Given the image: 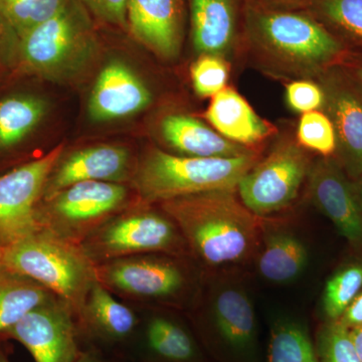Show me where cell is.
<instances>
[{
	"instance_id": "d4e9b609",
	"label": "cell",
	"mask_w": 362,
	"mask_h": 362,
	"mask_svg": "<svg viewBox=\"0 0 362 362\" xmlns=\"http://www.w3.org/2000/svg\"><path fill=\"white\" fill-rule=\"evenodd\" d=\"M305 11L337 39L362 45V0H309Z\"/></svg>"
},
{
	"instance_id": "8fae6325",
	"label": "cell",
	"mask_w": 362,
	"mask_h": 362,
	"mask_svg": "<svg viewBox=\"0 0 362 362\" xmlns=\"http://www.w3.org/2000/svg\"><path fill=\"white\" fill-rule=\"evenodd\" d=\"M71 313L65 302L54 297L4 334L21 342L35 362H75L80 354Z\"/></svg>"
},
{
	"instance_id": "484cf974",
	"label": "cell",
	"mask_w": 362,
	"mask_h": 362,
	"mask_svg": "<svg viewBox=\"0 0 362 362\" xmlns=\"http://www.w3.org/2000/svg\"><path fill=\"white\" fill-rule=\"evenodd\" d=\"M149 349L166 361L187 362L194 357V342L177 324L165 318L150 321L146 332Z\"/></svg>"
},
{
	"instance_id": "52a82bcc",
	"label": "cell",
	"mask_w": 362,
	"mask_h": 362,
	"mask_svg": "<svg viewBox=\"0 0 362 362\" xmlns=\"http://www.w3.org/2000/svg\"><path fill=\"white\" fill-rule=\"evenodd\" d=\"M182 235L168 214L140 211L110 218L80 245L93 264L156 252H175Z\"/></svg>"
},
{
	"instance_id": "e0dca14e",
	"label": "cell",
	"mask_w": 362,
	"mask_h": 362,
	"mask_svg": "<svg viewBox=\"0 0 362 362\" xmlns=\"http://www.w3.org/2000/svg\"><path fill=\"white\" fill-rule=\"evenodd\" d=\"M129 164V152L123 147L101 145L78 150L57 164L45 185L44 201L83 181H123Z\"/></svg>"
},
{
	"instance_id": "f1b7e54d",
	"label": "cell",
	"mask_w": 362,
	"mask_h": 362,
	"mask_svg": "<svg viewBox=\"0 0 362 362\" xmlns=\"http://www.w3.org/2000/svg\"><path fill=\"white\" fill-rule=\"evenodd\" d=\"M70 0H0V14L18 37L49 20Z\"/></svg>"
},
{
	"instance_id": "cb8c5ba5",
	"label": "cell",
	"mask_w": 362,
	"mask_h": 362,
	"mask_svg": "<svg viewBox=\"0 0 362 362\" xmlns=\"http://www.w3.org/2000/svg\"><path fill=\"white\" fill-rule=\"evenodd\" d=\"M307 259L308 252L301 240L289 233H276L259 255V271L267 280L283 284L303 272Z\"/></svg>"
},
{
	"instance_id": "f546056e",
	"label": "cell",
	"mask_w": 362,
	"mask_h": 362,
	"mask_svg": "<svg viewBox=\"0 0 362 362\" xmlns=\"http://www.w3.org/2000/svg\"><path fill=\"white\" fill-rule=\"evenodd\" d=\"M296 141L302 148L330 157L337 152L334 126L325 112L316 110L302 114L298 124Z\"/></svg>"
},
{
	"instance_id": "836d02e7",
	"label": "cell",
	"mask_w": 362,
	"mask_h": 362,
	"mask_svg": "<svg viewBox=\"0 0 362 362\" xmlns=\"http://www.w3.org/2000/svg\"><path fill=\"white\" fill-rule=\"evenodd\" d=\"M85 9L99 20L128 30V0H77Z\"/></svg>"
},
{
	"instance_id": "6da1fadb",
	"label": "cell",
	"mask_w": 362,
	"mask_h": 362,
	"mask_svg": "<svg viewBox=\"0 0 362 362\" xmlns=\"http://www.w3.org/2000/svg\"><path fill=\"white\" fill-rule=\"evenodd\" d=\"M272 77L314 80L332 68L343 44L305 9L270 8L246 1L240 51Z\"/></svg>"
},
{
	"instance_id": "ba28073f",
	"label": "cell",
	"mask_w": 362,
	"mask_h": 362,
	"mask_svg": "<svg viewBox=\"0 0 362 362\" xmlns=\"http://www.w3.org/2000/svg\"><path fill=\"white\" fill-rule=\"evenodd\" d=\"M310 168L306 150L292 138L281 140L240 181V199L256 216L277 213L296 199Z\"/></svg>"
},
{
	"instance_id": "9c48e42d",
	"label": "cell",
	"mask_w": 362,
	"mask_h": 362,
	"mask_svg": "<svg viewBox=\"0 0 362 362\" xmlns=\"http://www.w3.org/2000/svg\"><path fill=\"white\" fill-rule=\"evenodd\" d=\"M64 146L0 175V246L7 247L42 230L39 206Z\"/></svg>"
},
{
	"instance_id": "5b68a950",
	"label": "cell",
	"mask_w": 362,
	"mask_h": 362,
	"mask_svg": "<svg viewBox=\"0 0 362 362\" xmlns=\"http://www.w3.org/2000/svg\"><path fill=\"white\" fill-rule=\"evenodd\" d=\"M20 71L56 78L84 64L94 45L85 8L70 0L49 20L20 37Z\"/></svg>"
},
{
	"instance_id": "7a4b0ae2",
	"label": "cell",
	"mask_w": 362,
	"mask_h": 362,
	"mask_svg": "<svg viewBox=\"0 0 362 362\" xmlns=\"http://www.w3.org/2000/svg\"><path fill=\"white\" fill-rule=\"evenodd\" d=\"M235 192L214 190L162 202L183 240L209 265L240 263L258 247V216Z\"/></svg>"
},
{
	"instance_id": "b9f144b4",
	"label": "cell",
	"mask_w": 362,
	"mask_h": 362,
	"mask_svg": "<svg viewBox=\"0 0 362 362\" xmlns=\"http://www.w3.org/2000/svg\"><path fill=\"white\" fill-rule=\"evenodd\" d=\"M0 362H9L7 357L4 356V352L0 350Z\"/></svg>"
},
{
	"instance_id": "5bb4252c",
	"label": "cell",
	"mask_w": 362,
	"mask_h": 362,
	"mask_svg": "<svg viewBox=\"0 0 362 362\" xmlns=\"http://www.w3.org/2000/svg\"><path fill=\"white\" fill-rule=\"evenodd\" d=\"M95 271L104 286L137 297L171 296L185 282L180 268L164 259L126 257L95 266Z\"/></svg>"
},
{
	"instance_id": "7402d4cb",
	"label": "cell",
	"mask_w": 362,
	"mask_h": 362,
	"mask_svg": "<svg viewBox=\"0 0 362 362\" xmlns=\"http://www.w3.org/2000/svg\"><path fill=\"white\" fill-rule=\"evenodd\" d=\"M81 313L95 333L110 340H122L129 337L137 324L131 309L112 297L98 280L90 288Z\"/></svg>"
},
{
	"instance_id": "ab89813d",
	"label": "cell",
	"mask_w": 362,
	"mask_h": 362,
	"mask_svg": "<svg viewBox=\"0 0 362 362\" xmlns=\"http://www.w3.org/2000/svg\"><path fill=\"white\" fill-rule=\"evenodd\" d=\"M4 254H6V247L0 246V268L4 267Z\"/></svg>"
},
{
	"instance_id": "44dd1931",
	"label": "cell",
	"mask_w": 362,
	"mask_h": 362,
	"mask_svg": "<svg viewBox=\"0 0 362 362\" xmlns=\"http://www.w3.org/2000/svg\"><path fill=\"white\" fill-rule=\"evenodd\" d=\"M56 296L33 279L0 268V334Z\"/></svg>"
},
{
	"instance_id": "e575fe53",
	"label": "cell",
	"mask_w": 362,
	"mask_h": 362,
	"mask_svg": "<svg viewBox=\"0 0 362 362\" xmlns=\"http://www.w3.org/2000/svg\"><path fill=\"white\" fill-rule=\"evenodd\" d=\"M20 37L0 14V65L20 70Z\"/></svg>"
},
{
	"instance_id": "8d00e7d4",
	"label": "cell",
	"mask_w": 362,
	"mask_h": 362,
	"mask_svg": "<svg viewBox=\"0 0 362 362\" xmlns=\"http://www.w3.org/2000/svg\"><path fill=\"white\" fill-rule=\"evenodd\" d=\"M259 6L278 9H305L309 0H247Z\"/></svg>"
},
{
	"instance_id": "ac0fdd59",
	"label": "cell",
	"mask_w": 362,
	"mask_h": 362,
	"mask_svg": "<svg viewBox=\"0 0 362 362\" xmlns=\"http://www.w3.org/2000/svg\"><path fill=\"white\" fill-rule=\"evenodd\" d=\"M206 118L218 134L247 148L276 132L272 124L261 118L247 100L230 88L211 97Z\"/></svg>"
},
{
	"instance_id": "8992f818",
	"label": "cell",
	"mask_w": 362,
	"mask_h": 362,
	"mask_svg": "<svg viewBox=\"0 0 362 362\" xmlns=\"http://www.w3.org/2000/svg\"><path fill=\"white\" fill-rule=\"evenodd\" d=\"M127 188L116 182L83 181L39 206L42 230L80 246L125 204Z\"/></svg>"
},
{
	"instance_id": "603a6c76",
	"label": "cell",
	"mask_w": 362,
	"mask_h": 362,
	"mask_svg": "<svg viewBox=\"0 0 362 362\" xmlns=\"http://www.w3.org/2000/svg\"><path fill=\"white\" fill-rule=\"evenodd\" d=\"M214 315L221 337L230 346L245 349L255 337V312L242 290L226 288L214 299Z\"/></svg>"
},
{
	"instance_id": "277c9868",
	"label": "cell",
	"mask_w": 362,
	"mask_h": 362,
	"mask_svg": "<svg viewBox=\"0 0 362 362\" xmlns=\"http://www.w3.org/2000/svg\"><path fill=\"white\" fill-rule=\"evenodd\" d=\"M259 161L257 152L228 158L173 156L153 149L138 169L136 183L147 202H168L187 195L233 190Z\"/></svg>"
},
{
	"instance_id": "ffe728a7",
	"label": "cell",
	"mask_w": 362,
	"mask_h": 362,
	"mask_svg": "<svg viewBox=\"0 0 362 362\" xmlns=\"http://www.w3.org/2000/svg\"><path fill=\"white\" fill-rule=\"evenodd\" d=\"M47 105L39 95L11 92L0 97V157L20 148L39 128Z\"/></svg>"
},
{
	"instance_id": "74e56055",
	"label": "cell",
	"mask_w": 362,
	"mask_h": 362,
	"mask_svg": "<svg viewBox=\"0 0 362 362\" xmlns=\"http://www.w3.org/2000/svg\"><path fill=\"white\" fill-rule=\"evenodd\" d=\"M350 335H351L352 342H354V347L357 354H358L359 358L362 362V325L358 327L350 329Z\"/></svg>"
},
{
	"instance_id": "9a60e30c",
	"label": "cell",
	"mask_w": 362,
	"mask_h": 362,
	"mask_svg": "<svg viewBox=\"0 0 362 362\" xmlns=\"http://www.w3.org/2000/svg\"><path fill=\"white\" fill-rule=\"evenodd\" d=\"M128 30L162 59L180 54L185 37V0H128Z\"/></svg>"
},
{
	"instance_id": "60d3db41",
	"label": "cell",
	"mask_w": 362,
	"mask_h": 362,
	"mask_svg": "<svg viewBox=\"0 0 362 362\" xmlns=\"http://www.w3.org/2000/svg\"><path fill=\"white\" fill-rule=\"evenodd\" d=\"M356 76L362 82V66H359V68L356 71Z\"/></svg>"
},
{
	"instance_id": "4dcf8cb0",
	"label": "cell",
	"mask_w": 362,
	"mask_h": 362,
	"mask_svg": "<svg viewBox=\"0 0 362 362\" xmlns=\"http://www.w3.org/2000/svg\"><path fill=\"white\" fill-rule=\"evenodd\" d=\"M316 350L320 362H361L349 329L338 321H330L319 330Z\"/></svg>"
},
{
	"instance_id": "30bf717a",
	"label": "cell",
	"mask_w": 362,
	"mask_h": 362,
	"mask_svg": "<svg viewBox=\"0 0 362 362\" xmlns=\"http://www.w3.org/2000/svg\"><path fill=\"white\" fill-rule=\"evenodd\" d=\"M325 95L323 112L337 133L340 165L350 176L362 175V82L330 68L318 78Z\"/></svg>"
},
{
	"instance_id": "d6986e66",
	"label": "cell",
	"mask_w": 362,
	"mask_h": 362,
	"mask_svg": "<svg viewBox=\"0 0 362 362\" xmlns=\"http://www.w3.org/2000/svg\"><path fill=\"white\" fill-rule=\"evenodd\" d=\"M160 132L164 141L183 156L228 158L256 152L226 139L202 121L185 114L164 117Z\"/></svg>"
},
{
	"instance_id": "4fadbf2b",
	"label": "cell",
	"mask_w": 362,
	"mask_h": 362,
	"mask_svg": "<svg viewBox=\"0 0 362 362\" xmlns=\"http://www.w3.org/2000/svg\"><path fill=\"white\" fill-rule=\"evenodd\" d=\"M247 0H188L195 52L226 59L240 49Z\"/></svg>"
},
{
	"instance_id": "7c38bea8",
	"label": "cell",
	"mask_w": 362,
	"mask_h": 362,
	"mask_svg": "<svg viewBox=\"0 0 362 362\" xmlns=\"http://www.w3.org/2000/svg\"><path fill=\"white\" fill-rule=\"evenodd\" d=\"M308 180L309 194L319 211L345 239L361 243V207L339 162L331 157L318 159L311 164Z\"/></svg>"
},
{
	"instance_id": "1f68e13d",
	"label": "cell",
	"mask_w": 362,
	"mask_h": 362,
	"mask_svg": "<svg viewBox=\"0 0 362 362\" xmlns=\"http://www.w3.org/2000/svg\"><path fill=\"white\" fill-rule=\"evenodd\" d=\"M228 75L226 59L213 54H202L190 69L194 89L201 97L211 98L226 89Z\"/></svg>"
},
{
	"instance_id": "4316f807",
	"label": "cell",
	"mask_w": 362,
	"mask_h": 362,
	"mask_svg": "<svg viewBox=\"0 0 362 362\" xmlns=\"http://www.w3.org/2000/svg\"><path fill=\"white\" fill-rule=\"evenodd\" d=\"M269 362H320L308 333L295 323H282L272 332Z\"/></svg>"
},
{
	"instance_id": "d590c367",
	"label": "cell",
	"mask_w": 362,
	"mask_h": 362,
	"mask_svg": "<svg viewBox=\"0 0 362 362\" xmlns=\"http://www.w3.org/2000/svg\"><path fill=\"white\" fill-rule=\"evenodd\" d=\"M338 322L349 330L362 325V290Z\"/></svg>"
},
{
	"instance_id": "2e32d148",
	"label": "cell",
	"mask_w": 362,
	"mask_h": 362,
	"mask_svg": "<svg viewBox=\"0 0 362 362\" xmlns=\"http://www.w3.org/2000/svg\"><path fill=\"white\" fill-rule=\"evenodd\" d=\"M152 95L141 78L122 62L105 66L98 76L89 100V116L107 122L134 115L151 103Z\"/></svg>"
},
{
	"instance_id": "f35d334b",
	"label": "cell",
	"mask_w": 362,
	"mask_h": 362,
	"mask_svg": "<svg viewBox=\"0 0 362 362\" xmlns=\"http://www.w3.org/2000/svg\"><path fill=\"white\" fill-rule=\"evenodd\" d=\"M75 362H102L94 354H86L78 356L77 361Z\"/></svg>"
},
{
	"instance_id": "3957f363",
	"label": "cell",
	"mask_w": 362,
	"mask_h": 362,
	"mask_svg": "<svg viewBox=\"0 0 362 362\" xmlns=\"http://www.w3.org/2000/svg\"><path fill=\"white\" fill-rule=\"evenodd\" d=\"M4 267L40 283L78 313L97 281L95 265L80 246L45 230L6 247Z\"/></svg>"
},
{
	"instance_id": "d6a6232c",
	"label": "cell",
	"mask_w": 362,
	"mask_h": 362,
	"mask_svg": "<svg viewBox=\"0 0 362 362\" xmlns=\"http://www.w3.org/2000/svg\"><path fill=\"white\" fill-rule=\"evenodd\" d=\"M286 101L292 111L302 115L322 109L325 95L321 86L315 81L295 80L286 87Z\"/></svg>"
},
{
	"instance_id": "83f0119b",
	"label": "cell",
	"mask_w": 362,
	"mask_h": 362,
	"mask_svg": "<svg viewBox=\"0 0 362 362\" xmlns=\"http://www.w3.org/2000/svg\"><path fill=\"white\" fill-rule=\"evenodd\" d=\"M362 290V264L343 267L326 283L323 309L330 321H338Z\"/></svg>"
}]
</instances>
